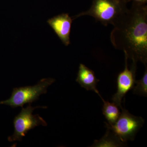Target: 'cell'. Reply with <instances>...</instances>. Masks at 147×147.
Here are the masks:
<instances>
[{
	"mask_svg": "<svg viewBox=\"0 0 147 147\" xmlns=\"http://www.w3.org/2000/svg\"><path fill=\"white\" fill-rule=\"evenodd\" d=\"M110 34L112 44L122 50L132 62L147 63V6L132 3L117 17Z\"/></svg>",
	"mask_w": 147,
	"mask_h": 147,
	"instance_id": "cell-1",
	"label": "cell"
},
{
	"mask_svg": "<svg viewBox=\"0 0 147 147\" xmlns=\"http://www.w3.org/2000/svg\"><path fill=\"white\" fill-rule=\"evenodd\" d=\"M128 2L127 0H93L89 9L72 18L74 20L82 16H91L105 26L113 25L116 18L128 9Z\"/></svg>",
	"mask_w": 147,
	"mask_h": 147,
	"instance_id": "cell-2",
	"label": "cell"
},
{
	"mask_svg": "<svg viewBox=\"0 0 147 147\" xmlns=\"http://www.w3.org/2000/svg\"><path fill=\"white\" fill-rule=\"evenodd\" d=\"M55 82L53 78H45L34 86L14 88L10 97L0 101V105H9L13 108L23 107L25 104L38 100L41 95L47 92V88Z\"/></svg>",
	"mask_w": 147,
	"mask_h": 147,
	"instance_id": "cell-3",
	"label": "cell"
},
{
	"mask_svg": "<svg viewBox=\"0 0 147 147\" xmlns=\"http://www.w3.org/2000/svg\"><path fill=\"white\" fill-rule=\"evenodd\" d=\"M47 108V106H37L33 107L31 103L26 108L22 107L21 112L14 117L13 123L14 132L11 136L8 137L9 142H13L16 141L21 142L30 130L37 126L41 125L47 126V122L38 115H33L34 110L36 108Z\"/></svg>",
	"mask_w": 147,
	"mask_h": 147,
	"instance_id": "cell-4",
	"label": "cell"
},
{
	"mask_svg": "<svg viewBox=\"0 0 147 147\" xmlns=\"http://www.w3.org/2000/svg\"><path fill=\"white\" fill-rule=\"evenodd\" d=\"M121 110L119 117L115 123H105L107 129H110L121 142L126 144L128 141L134 140L145 121L142 117L133 115L123 108Z\"/></svg>",
	"mask_w": 147,
	"mask_h": 147,
	"instance_id": "cell-5",
	"label": "cell"
},
{
	"mask_svg": "<svg viewBox=\"0 0 147 147\" xmlns=\"http://www.w3.org/2000/svg\"><path fill=\"white\" fill-rule=\"evenodd\" d=\"M125 54V53H124ZM125 56V65L124 69L119 73L117 78V91L113 95L112 100L121 109H122V100L127 92L133 89L135 85L137 63L132 62L130 69L128 67V58Z\"/></svg>",
	"mask_w": 147,
	"mask_h": 147,
	"instance_id": "cell-6",
	"label": "cell"
},
{
	"mask_svg": "<svg viewBox=\"0 0 147 147\" xmlns=\"http://www.w3.org/2000/svg\"><path fill=\"white\" fill-rule=\"evenodd\" d=\"M73 21V18L68 13H62L50 18L47 21L55 33L66 46L70 43V34Z\"/></svg>",
	"mask_w": 147,
	"mask_h": 147,
	"instance_id": "cell-7",
	"label": "cell"
},
{
	"mask_svg": "<svg viewBox=\"0 0 147 147\" xmlns=\"http://www.w3.org/2000/svg\"><path fill=\"white\" fill-rule=\"evenodd\" d=\"M76 81L81 87L87 90L93 91L97 94L99 96H101L96 87L97 83L99 82V79L96 78L94 71L83 64L79 65Z\"/></svg>",
	"mask_w": 147,
	"mask_h": 147,
	"instance_id": "cell-8",
	"label": "cell"
},
{
	"mask_svg": "<svg viewBox=\"0 0 147 147\" xmlns=\"http://www.w3.org/2000/svg\"><path fill=\"white\" fill-rule=\"evenodd\" d=\"M126 146V144L121 142L110 129H107L105 135L99 140H95L90 147H119Z\"/></svg>",
	"mask_w": 147,
	"mask_h": 147,
	"instance_id": "cell-9",
	"label": "cell"
},
{
	"mask_svg": "<svg viewBox=\"0 0 147 147\" xmlns=\"http://www.w3.org/2000/svg\"><path fill=\"white\" fill-rule=\"evenodd\" d=\"M100 97L103 102L102 114L108 121V124H113L117 121L120 116L121 113L120 108L114 102L111 103L109 101H105L102 96Z\"/></svg>",
	"mask_w": 147,
	"mask_h": 147,
	"instance_id": "cell-10",
	"label": "cell"
},
{
	"mask_svg": "<svg viewBox=\"0 0 147 147\" xmlns=\"http://www.w3.org/2000/svg\"><path fill=\"white\" fill-rule=\"evenodd\" d=\"M146 69L144 73L142 79L139 80H135V85L133 87V93L140 96H147V68Z\"/></svg>",
	"mask_w": 147,
	"mask_h": 147,
	"instance_id": "cell-11",
	"label": "cell"
},
{
	"mask_svg": "<svg viewBox=\"0 0 147 147\" xmlns=\"http://www.w3.org/2000/svg\"><path fill=\"white\" fill-rule=\"evenodd\" d=\"M128 2L132 1V3L137 4L146 5L147 3V0H127Z\"/></svg>",
	"mask_w": 147,
	"mask_h": 147,
	"instance_id": "cell-12",
	"label": "cell"
}]
</instances>
